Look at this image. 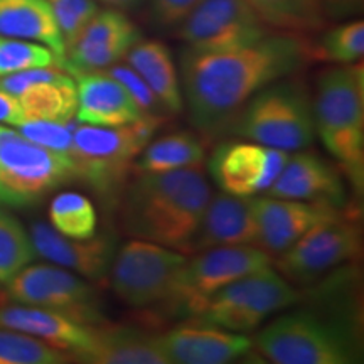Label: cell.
I'll return each mask as SVG.
<instances>
[{
    "label": "cell",
    "instance_id": "cell-1",
    "mask_svg": "<svg viewBox=\"0 0 364 364\" xmlns=\"http://www.w3.org/2000/svg\"><path fill=\"white\" fill-rule=\"evenodd\" d=\"M314 58L299 34H268L257 43L226 51L181 54V88L194 129L220 134L255 93L302 70Z\"/></svg>",
    "mask_w": 364,
    "mask_h": 364
},
{
    "label": "cell",
    "instance_id": "cell-2",
    "mask_svg": "<svg viewBox=\"0 0 364 364\" xmlns=\"http://www.w3.org/2000/svg\"><path fill=\"white\" fill-rule=\"evenodd\" d=\"M211 196L201 167L136 174L118 198L122 228L135 240L189 253Z\"/></svg>",
    "mask_w": 364,
    "mask_h": 364
},
{
    "label": "cell",
    "instance_id": "cell-3",
    "mask_svg": "<svg viewBox=\"0 0 364 364\" xmlns=\"http://www.w3.org/2000/svg\"><path fill=\"white\" fill-rule=\"evenodd\" d=\"M322 144L338 161L354 191L364 186V71L361 63L321 73L312 103Z\"/></svg>",
    "mask_w": 364,
    "mask_h": 364
},
{
    "label": "cell",
    "instance_id": "cell-4",
    "mask_svg": "<svg viewBox=\"0 0 364 364\" xmlns=\"http://www.w3.org/2000/svg\"><path fill=\"white\" fill-rule=\"evenodd\" d=\"M277 364H351L361 361L356 326L341 317L300 309L277 317L253 341Z\"/></svg>",
    "mask_w": 364,
    "mask_h": 364
},
{
    "label": "cell",
    "instance_id": "cell-5",
    "mask_svg": "<svg viewBox=\"0 0 364 364\" xmlns=\"http://www.w3.org/2000/svg\"><path fill=\"white\" fill-rule=\"evenodd\" d=\"M166 122L167 117L144 115L120 127H75L70 157L75 161L76 179L85 181L105 198L113 194L120 198L136 157Z\"/></svg>",
    "mask_w": 364,
    "mask_h": 364
},
{
    "label": "cell",
    "instance_id": "cell-6",
    "mask_svg": "<svg viewBox=\"0 0 364 364\" xmlns=\"http://www.w3.org/2000/svg\"><path fill=\"white\" fill-rule=\"evenodd\" d=\"M230 127L243 139L285 152L307 149L316 136L312 102L306 86L287 78L255 93Z\"/></svg>",
    "mask_w": 364,
    "mask_h": 364
},
{
    "label": "cell",
    "instance_id": "cell-7",
    "mask_svg": "<svg viewBox=\"0 0 364 364\" xmlns=\"http://www.w3.org/2000/svg\"><path fill=\"white\" fill-rule=\"evenodd\" d=\"M73 179L76 166L68 154L46 149L19 132L0 127L2 206H33Z\"/></svg>",
    "mask_w": 364,
    "mask_h": 364
},
{
    "label": "cell",
    "instance_id": "cell-8",
    "mask_svg": "<svg viewBox=\"0 0 364 364\" xmlns=\"http://www.w3.org/2000/svg\"><path fill=\"white\" fill-rule=\"evenodd\" d=\"M272 263L270 253L255 245L204 250L186 260L169 299L162 306L171 316L194 318L221 289L250 273L272 267Z\"/></svg>",
    "mask_w": 364,
    "mask_h": 364
},
{
    "label": "cell",
    "instance_id": "cell-9",
    "mask_svg": "<svg viewBox=\"0 0 364 364\" xmlns=\"http://www.w3.org/2000/svg\"><path fill=\"white\" fill-rule=\"evenodd\" d=\"M302 299L289 280L267 267L231 282L213 295L196 321L231 332H252L273 314L295 306Z\"/></svg>",
    "mask_w": 364,
    "mask_h": 364
},
{
    "label": "cell",
    "instance_id": "cell-10",
    "mask_svg": "<svg viewBox=\"0 0 364 364\" xmlns=\"http://www.w3.org/2000/svg\"><path fill=\"white\" fill-rule=\"evenodd\" d=\"M186 260L188 257L177 250L134 238L113 258L108 273L113 294L134 309L162 306Z\"/></svg>",
    "mask_w": 364,
    "mask_h": 364
},
{
    "label": "cell",
    "instance_id": "cell-11",
    "mask_svg": "<svg viewBox=\"0 0 364 364\" xmlns=\"http://www.w3.org/2000/svg\"><path fill=\"white\" fill-rule=\"evenodd\" d=\"M6 299L22 306L49 309L90 326L107 322L93 285L58 265H27L6 284Z\"/></svg>",
    "mask_w": 364,
    "mask_h": 364
},
{
    "label": "cell",
    "instance_id": "cell-12",
    "mask_svg": "<svg viewBox=\"0 0 364 364\" xmlns=\"http://www.w3.org/2000/svg\"><path fill=\"white\" fill-rule=\"evenodd\" d=\"M361 252V231L358 221L343 213L318 223L311 231L279 255L277 268L289 282L311 284L336 267L353 260Z\"/></svg>",
    "mask_w": 364,
    "mask_h": 364
},
{
    "label": "cell",
    "instance_id": "cell-13",
    "mask_svg": "<svg viewBox=\"0 0 364 364\" xmlns=\"http://www.w3.org/2000/svg\"><path fill=\"white\" fill-rule=\"evenodd\" d=\"M270 27L247 0H203L177 26V36L194 51H226L257 43Z\"/></svg>",
    "mask_w": 364,
    "mask_h": 364
},
{
    "label": "cell",
    "instance_id": "cell-14",
    "mask_svg": "<svg viewBox=\"0 0 364 364\" xmlns=\"http://www.w3.org/2000/svg\"><path fill=\"white\" fill-rule=\"evenodd\" d=\"M290 152L257 142L226 140L213 150L208 169L226 194L258 196L275 182Z\"/></svg>",
    "mask_w": 364,
    "mask_h": 364
},
{
    "label": "cell",
    "instance_id": "cell-15",
    "mask_svg": "<svg viewBox=\"0 0 364 364\" xmlns=\"http://www.w3.org/2000/svg\"><path fill=\"white\" fill-rule=\"evenodd\" d=\"M142 39V33L125 12L118 9L98 11L85 29L66 48L63 68L73 75L78 71H102L127 56Z\"/></svg>",
    "mask_w": 364,
    "mask_h": 364
},
{
    "label": "cell",
    "instance_id": "cell-16",
    "mask_svg": "<svg viewBox=\"0 0 364 364\" xmlns=\"http://www.w3.org/2000/svg\"><path fill=\"white\" fill-rule=\"evenodd\" d=\"M257 218V247L267 253H284L318 223L339 216L343 209L326 203L294 201L265 196L253 198Z\"/></svg>",
    "mask_w": 364,
    "mask_h": 364
},
{
    "label": "cell",
    "instance_id": "cell-17",
    "mask_svg": "<svg viewBox=\"0 0 364 364\" xmlns=\"http://www.w3.org/2000/svg\"><path fill=\"white\" fill-rule=\"evenodd\" d=\"M29 235L38 257L91 282L107 279L117 255V236L113 233H95L86 240H71L59 235L51 225L36 221L31 225Z\"/></svg>",
    "mask_w": 364,
    "mask_h": 364
},
{
    "label": "cell",
    "instance_id": "cell-18",
    "mask_svg": "<svg viewBox=\"0 0 364 364\" xmlns=\"http://www.w3.org/2000/svg\"><path fill=\"white\" fill-rule=\"evenodd\" d=\"M0 329L33 336L85 363L97 344L98 326L83 324L49 309L4 304L0 306Z\"/></svg>",
    "mask_w": 364,
    "mask_h": 364
},
{
    "label": "cell",
    "instance_id": "cell-19",
    "mask_svg": "<svg viewBox=\"0 0 364 364\" xmlns=\"http://www.w3.org/2000/svg\"><path fill=\"white\" fill-rule=\"evenodd\" d=\"M169 364H226L238 361L253 349V341L240 332L203 324L191 318L189 324L159 336Z\"/></svg>",
    "mask_w": 364,
    "mask_h": 364
},
{
    "label": "cell",
    "instance_id": "cell-20",
    "mask_svg": "<svg viewBox=\"0 0 364 364\" xmlns=\"http://www.w3.org/2000/svg\"><path fill=\"white\" fill-rule=\"evenodd\" d=\"M267 196L294 201L326 203L341 209L348 201L341 172L326 159L304 150L289 156L279 177L268 188Z\"/></svg>",
    "mask_w": 364,
    "mask_h": 364
},
{
    "label": "cell",
    "instance_id": "cell-21",
    "mask_svg": "<svg viewBox=\"0 0 364 364\" xmlns=\"http://www.w3.org/2000/svg\"><path fill=\"white\" fill-rule=\"evenodd\" d=\"M253 198L255 196L226 194L223 191L211 196L189 253L236 245L257 247L258 226Z\"/></svg>",
    "mask_w": 364,
    "mask_h": 364
},
{
    "label": "cell",
    "instance_id": "cell-22",
    "mask_svg": "<svg viewBox=\"0 0 364 364\" xmlns=\"http://www.w3.org/2000/svg\"><path fill=\"white\" fill-rule=\"evenodd\" d=\"M78 93L76 120L97 127H120L134 124L145 113L120 81L107 71L73 73Z\"/></svg>",
    "mask_w": 364,
    "mask_h": 364
},
{
    "label": "cell",
    "instance_id": "cell-23",
    "mask_svg": "<svg viewBox=\"0 0 364 364\" xmlns=\"http://www.w3.org/2000/svg\"><path fill=\"white\" fill-rule=\"evenodd\" d=\"M124 59L156 93L169 115H177L184 110L181 76L166 44L154 39H140L132 46Z\"/></svg>",
    "mask_w": 364,
    "mask_h": 364
},
{
    "label": "cell",
    "instance_id": "cell-24",
    "mask_svg": "<svg viewBox=\"0 0 364 364\" xmlns=\"http://www.w3.org/2000/svg\"><path fill=\"white\" fill-rule=\"evenodd\" d=\"M0 36L43 44L65 65V41L46 0H0Z\"/></svg>",
    "mask_w": 364,
    "mask_h": 364
},
{
    "label": "cell",
    "instance_id": "cell-25",
    "mask_svg": "<svg viewBox=\"0 0 364 364\" xmlns=\"http://www.w3.org/2000/svg\"><path fill=\"white\" fill-rule=\"evenodd\" d=\"M85 363L90 364H169L159 336L127 326H98L97 344Z\"/></svg>",
    "mask_w": 364,
    "mask_h": 364
},
{
    "label": "cell",
    "instance_id": "cell-26",
    "mask_svg": "<svg viewBox=\"0 0 364 364\" xmlns=\"http://www.w3.org/2000/svg\"><path fill=\"white\" fill-rule=\"evenodd\" d=\"M206 147L194 132H172L149 142L134 162L135 174H157L179 169L201 167Z\"/></svg>",
    "mask_w": 364,
    "mask_h": 364
},
{
    "label": "cell",
    "instance_id": "cell-27",
    "mask_svg": "<svg viewBox=\"0 0 364 364\" xmlns=\"http://www.w3.org/2000/svg\"><path fill=\"white\" fill-rule=\"evenodd\" d=\"M19 102L26 122L44 120L71 124L75 122L78 108L76 83L65 73L61 78L43 81L22 91Z\"/></svg>",
    "mask_w": 364,
    "mask_h": 364
},
{
    "label": "cell",
    "instance_id": "cell-28",
    "mask_svg": "<svg viewBox=\"0 0 364 364\" xmlns=\"http://www.w3.org/2000/svg\"><path fill=\"white\" fill-rule=\"evenodd\" d=\"M257 16L284 33H312L326 24L322 0H247Z\"/></svg>",
    "mask_w": 364,
    "mask_h": 364
},
{
    "label": "cell",
    "instance_id": "cell-29",
    "mask_svg": "<svg viewBox=\"0 0 364 364\" xmlns=\"http://www.w3.org/2000/svg\"><path fill=\"white\" fill-rule=\"evenodd\" d=\"M49 221L59 235L71 240L91 238L98 230L93 203L80 193H61L49 204Z\"/></svg>",
    "mask_w": 364,
    "mask_h": 364
},
{
    "label": "cell",
    "instance_id": "cell-30",
    "mask_svg": "<svg viewBox=\"0 0 364 364\" xmlns=\"http://www.w3.org/2000/svg\"><path fill=\"white\" fill-rule=\"evenodd\" d=\"M29 231L0 204V285H6L22 268L36 260Z\"/></svg>",
    "mask_w": 364,
    "mask_h": 364
},
{
    "label": "cell",
    "instance_id": "cell-31",
    "mask_svg": "<svg viewBox=\"0 0 364 364\" xmlns=\"http://www.w3.org/2000/svg\"><path fill=\"white\" fill-rule=\"evenodd\" d=\"M71 356L33 336L0 329V364H63Z\"/></svg>",
    "mask_w": 364,
    "mask_h": 364
},
{
    "label": "cell",
    "instance_id": "cell-32",
    "mask_svg": "<svg viewBox=\"0 0 364 364\" xmlns=\"http://www.w3.org/2000/svg\"><path fill=\"white\" fill-rule=\"evenodd\" d=\"M312 54L339 65L361 61L364 54V22L354 19L332 27L322 36L316 51L312 49Z\"/></svg>",
    "mask_w": 364,
    "mask_h": 364
},
{
    "label": "cell",
    "instance_id": "cell-33",
    "mask_svg": "<svg viewBox=\"0 0 364 364\" xmlns=\"http://www.w3.org/2000/svg\"><path fill=\"white\" fill-rule=\"evenodd\" d=\"M46 66L63 68L51 49L33 41L0 36V76Z\"/></svg>",
    "mask_w": 364,
    "mask_h": 364
},
{
    "label": "cell",
    "instance_id": "cell-34",
    "mask_svg": "<svg viewBox=\"0 0 364 364\" xmlns=\"http://www.w3.org/2000/svg\"><path fill=\"white\" fill-rule=\"evenodd\" d=\"M68 48L100 11L97 0H46Z\"/></svg>",
    "mask_w": 364,
    "mask_h": 364
},
{
    "label": "cell",
    "instance_id": "cell-35",
    "mask_svg": "<svg viewBox=\"0 0 364 364\" xmlns=\"http://www.w3.org/2000/svg\"><path fill=\"white\" fill-rule=\"evenodd\" d=\"M17 129H19V134L29 139L31 142L70 156L75 122H71V124H59V122L33 120L26 122V124L17 127Z\"/></svg>",
    "mask_w": 364,
    "mask_h": 364
},
{
    "label": "cell",
    "instance_id": "cell-36",
    "mask_svg": "<svg viewBox=\"0 0 364 364\" xmlns=\"http://www.w3.org/2000/svg\"><path fill=\"white\" fill-rule=\"evenodd\" d=\"M107 73L125 86V90L129 91L130 97L134 98L136 107H139L145 115H156V117L169 115V113L166 112V108L162 107V103L159 102L156 93L149 88L147 83H145V81L140 78V76L136 75L129 65H118L117 63V65L107 68Z\"/></svg>",
    "mask_w": 364,
    "mask_h": 364
},
{
    "label": "cell",
    "instance_id": "cell-37",
    "mask_svg": "<svg viewBox=\"0 0 364 364\" xmlns=\"http://www.w3.org/2000/svg\"><path fill=\"white\" fill-rule=\"evenodd\" d=\"M203 0H149L150 19L161 27H177Z\"/></svg>",
    "mask_w": 364,
    "mask_h": 364
},
{
    "label": "cell",
    "instance_id": "cell-38",
    "mask_svg": "<svg viewBox=\"0 0 364 364\" xmlns=\"http://www.w3.org/2000/svg\"><path fill=\"white\" fill-rule=\"evenodd\" d=\"M364 9V0H322L326 21H346L358 17Z\"/></svg>",
    "mask_w": 364,
    "mask_h": 364
},
{
    "label": "cell",
    "instance_id": "cell-39",
    "mask_svg": "<svg viewBox=\"0 0 364 364\" xmlns=\"http://www.w3.org/2000/svg\"><path fill=\"white\" fill-rule=\"evenodd\" d=\"M0 124L11 127H21L22 124H26L19 97L2 88H0Z\"/></svg>",
    "mask_w": 364,
    "mask_h": 364
},
{
    "label": "cell",
    "instance_id": "cell-40",
    "mask_svg": "<svg viewBox=\"0 0 364 364\" xmlns=\"http://www.w3.org/2000/svg\"><path fill=\"white\" fill-rule=\"evenodd\" d=\"M97 2H102L107 7L118 9V11L125 12V11H134V9L140 7L144 2H147V0H97Z\"/></svg>",
    "mask_w": 364,
    "mask_h": 364
},
{
    "label": "cell",
    "instance_id": "cell-41",
    "mask_svg": "<svg viewBox=\"0 0 364 364\" xmlns=\"http://www.w3.org/2000/svg\"><path fill=\"white\" fill-rule=\"evenodd\" d=\"M0 204H2V193H0Z\"/></svg>",
    "mask_w": 364,
    "mask_h": 364
}]
</instances>
